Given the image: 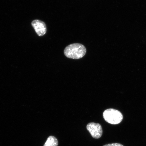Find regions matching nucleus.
Wrapping results in <instances>:
<instances>
[{"label":"nucleus","mask_w":146,"mask_h":146,"mask_svg":"<svg viewBox=\"0 0 146 146\" xmlns=\"http://www.w3.org/2000/svg\"><path fill=\"white\" fill-rule=\"evenodd\" d=\"M104 119L111 125H117L122 121L123 119V114L117 110L108 109L106 110L103 113Z\"/></svg>","instance_id":"f03ea898"},{"label":"nucleus","mask_w":146,"mask_h":146,"mask_svg":"<svg viewBox=\"0 0 146 146\" xmlns=\"http://www.w3.org/2000/svg\"><path fill=\"white\" fill-rule=\"evenodd\" d=\"M103 146H124L122 144L119 143H109L104 145Z\"/></svg>","instance_id":"423d86ee"},{"label":"nucleus","mask_w":146,"mask_h":146,"mask_svg":"<svg viewBox=\"0 0 146 146\" xmlns=\"http://www.w3.org/2000/svg\"><path fill=\"white\" fill-rule=\"evenodd\" d=\"M32 25L38 36H43L46 33V25L44 22L39 20H34L32 22Z\"/></svg>","instance_id":"20e7f679"},{"label":"nucleus","mask_w":146,"mask_h":146,"mask_svg":"<svg viewBox=\"0 0 146 146\" xmlns=\"http://www.w3.org/2000/svg\"><path fill=\"white\" fill-rule=\"evenodd\" d=\"M86 53V49L84 46L78 43L69 45L64 50V54L67 58L74 59H81Z\"/></svg>","instance_id":"f257e3e1"},{"label":"nucleus","mask_w":146,"mask_h":146,"mask_svg":"<svg viewBox=\"0 0 146 146\" xmlns=\"http://www.w3.org/2000/svg\"><path fill=\"white\" fill-rule=\"evenodd\" d=\"M58 140L55 137L50 136L48 137L43 146H58Z\"/></svg>","instance_id":"39448f33"},{"label":"nucleus","mask_w":146,"mask_h":146,"mask_svg":"<svg viewBox=\"0 0 146 146\" xmlns=\"http://www.w3.org/2000/svg\"><path fill=\"white\" fill-rule=\"evenodd\" d=\"M86 128L91 136L95 139H99L103 135V129L101 125L99 123H89L88 124Z\"/></svg>","instance_id":"7ed1b4c3"}]
</instances>
